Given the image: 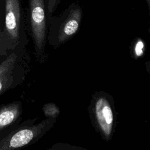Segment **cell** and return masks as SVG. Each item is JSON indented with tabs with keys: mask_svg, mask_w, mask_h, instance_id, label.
<instances>
[{
	"mask_svg": "<svg viewBox=\"0 0 150 150\" xmlns=\"http://www.w3.org/2000/svg\"><path fill=\"white\" fill-rule=\"evenodd\" d=\"M56 118H48L41 122L30 127L19 128L0 140V150H11L25 146L49 129Z\"/></svg>",
	"mask_w": 150,
	"mask_h": 150,
	"instance_id": "obj_1",
	"label": "cell"
},
{
	"mask_svg": "<svg viewBox=\"0 0 150 150\" xmlns=\"http://www.w3.org/2000/svg\"><path fill=\"white\" fill-rule=\"evenodd\" d=\"M28 13L36 50L43 52L48 21L46 0H28Z\"/></svg>",
	"mask_w": 150,
	"mask_h": 150,
	"instance_id": "obj_2",
	"label": "cell"
},
{
	"mask_svg": "<svg viewBox=\"0 0 150 150\" xmlns=\"http://www.w3.org/2000/svg\"><path fill=\"white\" fill-rule=\"evenodd\" d=\"M82 17V9L80 6L72 3L67 9L60 16L62 21L58 28L57 39L59 42H63L78 30Z\"/></svg>",
	"mask_w": 150,
	"mask_h": 150,
	"instance_id": "obj_3",
	"label": "cell"
},
{
	"mask_svg": "<svg viewBox=\"0 0 150 150\" xmlns=\"http://www.w3.org/2000/svg\"><path fill=\"white\" fill-rule=\"evenodd\" d=\"M5 31L13 41L19 38L23 8L22 0H5Z\"/></svg>",
	"mask_w": 150,
	"mask_h": 150,
	"instance_id": "obj_4",
	"label": "cell"
},
{
	"mask_svg": "<svg viewBox=\"0 0 150 150\" xmlns=\"http://www.w3.org/2000/svg\"><path fill=\"white\" fill-rule=\"evenodd\" d=\"M94 112L96 121L103 134L107 138L112 132L114 115L108 100L104 97H99L95 103Z\"/></svg>",
	"mask_w": 150,
	"mask_h": 150,
	"instance_id": "obj_5",
	"label": "cell"
},
{
	"mask_svg": "<svg viewBox=\"0 0 150 150\" xmlns=\"http://www.w3.org/2000/svg\"><path fill=\"white\" fill-rule=\"evenodd\" d=\"M16 60L17 55L13 52L0 63V95L10 88L13 84Z\"/></svg>",
	"mask_w": 150,
	"mask_h": 150,
	"instance_id": "obj_6",
	"label": "cell"
},
{
	"mask_svg": "<svg viewBox=\"0 0 150 150\" xmlns=\"http://www.w3.org/2000/svg\"><path fill=\"white\" fill-rule=\"evenodd\" d=\"M22 113L20 102H12L0 107V132L14 123Z\"/></svg>",
	"mask_w": 150,
	"mask_h": 150,
	"instance_id": "obj_7",
	"label": "cell"
},
{
	"mask_svg": "<svg viewBox=\"0 0 150 150\" xmlns=\"http://www.w3.org/2000/svg\"><path fill=\"white\" fill-rule=\"evenodd\" d=\"M45 115L48 118H56L59 114L58 107L52 103L45 104L43 108Z\"/></svg>",
	"mask_w": 150,
	"mask_h": 150,
	"instance_id": "obj_8",
	"label": "cell"
},
{
	"mask_svg": "<svg viewBox=\"0 0 150 150\" xmlns=\"http://www.w3.org/2000/svg\"><path fill=\"white\" fill-rule=\"evenodd\" d=\"M60 1L61 0H46L48 19L52 16V14L56 9Z\"/></svg>",
	"mask_w": 150,
	"mask_h": 150,
	"instance_id": "obj_9",
	"label": "cell"
},
{
	"mask_svg": "<svg viewBox=\"0 0 150 150\" xmlns=\"http://www.w3.org/2000/svg\"><path fill=\"white\" fill-rule=\"evenodd\" d=\"M144 42L141 39H139L135 43V47H134V53L135 56H137V57L141 56L144 53Z\"/></svg>",
	"mask_w": 150,
	"mask_h": 150,
	"instance_id": "obj_10",
	"label": "cell"
},
{
	"mask_svg": "<svg viewBox=\"0 0 150 150\" xmlns=\"http://www.w3.org/2000/svg\"><path fill=\"white\" fill-rule=\"evenodd\" d=\"M145 1L146 2L148 6H149V5H150V0H145Z\"/></svg>",
	"mask_w": 150,
	"mask_h": 150,
	"instance_id": "obj_11",
	"label": "cell"
}]
</instances>
